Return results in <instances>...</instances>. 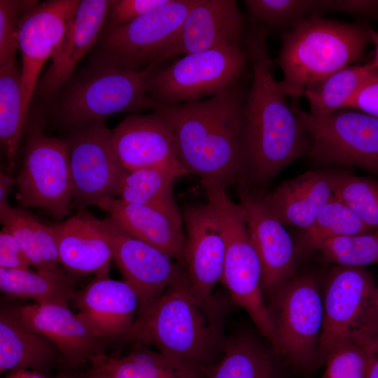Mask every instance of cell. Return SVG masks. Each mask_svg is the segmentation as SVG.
I'll list each match as a JSON object with an SVG mask.
<instances>
[{
  "label": "cell",
  "instance_id": "obj_44",
  "mask_svg": "<svg viewBox=\"0 0 378 378\" xmlns=\"http://www.w3.org/2000/svg\"><path fill=\"white\" fill-rule=\"evenodd\" d=\"M30 266L26 257L0 247V268L10 270H29Z\"/></svg>",
  "mask_w": 378,
  "mask_h": 378
},
{
  "label": "cell",
  "instance_id": "obj_35",
  "mask_svg": "<svg viewBox=\"0 0 378 378\" xmlns=\"http://www.w3.org/2000/svg\"><path fill=\"white\" fill-rule=\"evenodd\" d=\"M329 0H246L251 20L270 29L288 30L328 11Z\"/></svg>",
  "mask_w": 378,
  "mask_h": 378
},
{
  "label": "cell",
  "instance_id": "obj_27",
  "mask_svg": "<svg viewBox=\"0 0 378 378\" xmlns=\"http://www.w3.org/2000/svg\"><path fill=\"white\" fill-rule=\"evenodd\" d=\"M0 220L3 227L18 239L36 272L53 276L64 272L59 267L58 248L52 226L43 225L23 209L8 203L0 204Z\"/></svg>",
  "mask_w": 378,
  "mask_h": 378
},
{
  "label": "cell",
  "instance_id": "obj_14",
  "mask_svg": "<svg viewBox=\"0 0 378 378\" xmlns=\"http://www.w3.org/2000/svg\"><path fill=\"white\" fill-rule=\"evenodd\" d=\"M80 2L51 0L36 4L20 20L18 44L22 60L21 85L25 118L40 72L58 50Z\"/></svg>",
  "mask_w": 378,
  "mask_h": 378
},
{
  "label": "cell",
  "instance_id": "obj_48",
  "mask_svg": "<svg viewBox=\"0 0 378 378\" xmlns=\"http://www.w3.org/2000/svg\"><path fill=\"white\" fill-rule=\"evenodd\" d=\"M5 378H49L38 372L27 370L18 369L8 372Z\"/></svg>",
  "mask_w": 378,
  "mask_h": 378
},
{
  "label": "cell",
  "instance_id": "obj_18",
  "mask_svg": "<svg viewBox=\"0 0 378 378\" xmlns=\"http://www.w3.org/2000/svg\"><path fill=\"white\" fill-rule=\"evenodd\" d=\"M78 315L93 333L108 342H118L133 326L139 307L135 289L126 281H116L108 272L95 274L71 300Z\"/></svg>",
  "mask_w": 378,
  "mask_h": 378
},
{
  "label": "cell",
  "instance_id": "obj_34",
  "mask_svg": "<svg viewBox=\"0 0 378 378\" xmlns=\"http://www.w3.org/2000/svg\"><path fill=\"white\" fill-rule=\"evenodd\" d=\"M298 250H313L324 240L374 232L344 202L334 195L326 204L313 223L300 229Z\"/></svg>",
  "mask_w": 378,
  "mask_h": 378
},
{
  "label": "cell",
  "instance_id": "obj_38",
  "mask_svg": "<svg viewBox=\"0 0 378 378\" xmlns=\"http://www.w3.org/2000/svg\"><path fill=\"white\" fill-rule=\"evenodd\" d=\"M36 4L37 1H0V68L15 64L20 20Z\"/></svg>",
  "mask_w": 378,
  "mask_h": 378
},
{
  "label": "cell",
  "instance_id": "obj_26",
  "mask_svg": "<svg viewBox=\"0 0 378 378\" xmlns=\"http://www.w3.org/2000/svg\"><path fill=\"white\" fill-rule=\"evenodd\" d=\"M97 206L107 211L130 234L157 248L184 267L183 218L115 197L102 200Z\"/></svg>",
  "mask_w": 378,
  "mask_h": 378
},
{
  "label": "cell",
  "instance_id": "obj_15",
  "mask_svg": "<svg viewBox=\"0 0 378 378\" xmlns=\"http://www.w3.org/2000/svg\"><path fill=\"white\" fill-rule=\"evenodd\" d=\"M238 195V204L260 262L262 292L271 298L294 276L298 248L284 225L265 206L262 194L242 186Z\"/></svg>",
  "mask_w": 378,
  "mask_h": 378
},
{
  "label": "cell",
  "instance_id": "obj_8",
  "mask_svg": "<svg viewBox=\"0 0 378 378\" xmlns=\"http://www.w3.org/2000/svg\"><path fill=\"white\" fill-rule=\"evenodd\" d=\"M270 299L268 309L275 330V352L299 369L318 365L323 302L318 278L312 274L293 276Z\"/></svg>",
  "mask_w": 378,
  "mask_h": 378
},
{
  "label": "cell",
  "instance_id": "obj_30",
  "mask_svg": "<svg viewBox=\"0 0 378 378\" xmlns=\"http://www.w3.org/2000/svg\"><path fill=\"white\" fill-rule=\"evenodd\" d=\"M0 288L8 297L33 300L38 304L68 307L76 292V279L64 272L48 275L0 268Z\"/></svg>",
  "mask_w": 378,
  "mask_h": 378
},
{
  "label": "cell",
  "instance_id": "obj_41",
  "mask_svg": "<svg viewBox=\"0 0 378 378\" xmlns=\"http://www.w3.org/2000/svg\"><path fill=\"white\" fill-rule=\"evenodd\" d=\"M346 108L378 117V69H374L364 80Z\"/></svg>",
  "mask_w": 378,
  "mask_h": 378
},
{
  "label": "cell",
  "instance_id": "obj_19",
  "mask_svg": "<svg viewBox=\"0 0 378 378\" xmlns=\"http://www.w3.org/2000/svg\"><path fill=\"white\" fill-rule=\"evenodd\" d=\"M182 216L186 232L184 267L195 291L206 298L223 276L225 243L220 220L209 201L188 208Z\"/></svg>",
  "mask_w": 378,
  "mask_h": 378
},
{
  "label": "cell",
  "instance_id": "obj_49",
  "mask_svg": "<svg viewBox=\"0 0 378 378\" xmlns=\"http://www.w3.org/2000/svg\"><path fill=\"white\" fill-rule=\"evenodd\" d=\"M368 31L371 42L374 44L375 52L372 60L369 62L371 66L374 69H378V32L368 26Z\"/></svg>",
  "mask_w": 378,
  "mask_h": 378
},
{
  "label": "cell",
  "instance_id": "obj_42",
  "mask_svg": "<svg viewBox=\"0 0 378 378\" xmlns=\"http://www.w3.org/2000/svg\"><path fill=\"white\" fill-rule=\"evenodd\" d=\"M328 10L357 17L378 18V1L329 0Z\"/></svg>",
  "mask_w": 378,
  "mask_h": 378
},
{
  "label": "cell",
  "instance_id": "obj_36",
  "mask_svg": "<svg viewBox=\"0 0 378 378\" xmlns=\"http://www.w3.org/2000/svg\"><path fill=\"white\" fill-rule=\"evenodd\" d=\"M326 260L339 266L362 267L378 263V231L328 239L317 244Z\"/></svg>",
  "mask_w": 378,
  "mask_h": 378
},
{
  "label": "cell",
  "instance_id": "obj_45",
  "mask_svg": "<svg viewBox=\"0 0 378 378\" xmlns=\"http://www.w3.org/2000/svg\"><path fill=\"white\" fill-rule=\"evenodd\" d=\"M55 378H107V376L98 363H92L85 370L61 371Z\"/></svg>",
  "mask_w": 378,
  "mask_h": 378
},
{
  "label": "cell",
  "instance_id": "obj_31",
  "mask_svg": "<svg viewBox=\"0 0 378 378\" xmlns=\"http://www.w3.org/2000/svg\"><path fill=\"white\" fill-rule=\"evenodd\" d=\"M223 354L206 378H279L271 354L248 335L225 342Z\"/></svg>",
  "mask_w": 378,
  "mask_h": 378
},
{
  "label": "cell",
  "instance_id": "obj_28",
  "mask_svg": "<svg viewBox=\"0 0 378 378\" xmlns=\"http://www.w3.org/2000/svg\"><path fill=\"white\" fill-rule=\"evenodd\" d=\"M92 361L102 366L107 378H202L203 370L139 344L126 355L104 353Z\"/></svg>",
  "mask_w": 378,
  "mask_h": 378
},
{
  "label": "cell",
  "instance_id": "obj_10",
  "mask_svg": "<svg viewBox=\"0 0 378 378\" xmlns=\"http://www.w3.org/2000/svg\"><path fill=\"white\" fill-rule=\"evenodd\" d=\"M199 0H168L127 24L107 28L93 65H111L140 71L157 68L167 46L176 36Z\"/></svg>",
  "mask_w": 378,
  "mask_h": 378
},
{
  "label": "cell",
  "instance_id": "obj_11",
  "mask_svg": "<svg viewBox=\"0 0 378 378\" xmlns=\"http://www.w3.org/2000/svg\"><path fill=\"white\" fill-rule=\"evenodd\" d=\"M21 207L39 208L61 220L73 200L69 141L46 136L34 126L28 136L16 178Z\"/></svg>",
  "mask_w": 378,
  "mask_h": 378
},
{
  "label": "cell",
  "instance_id": "obj_5",
  "mask_svg": "<svg viewBox=\"0 0 378 378\" xmlns=\"http://www.w3.org/2000/svg\"><path fill=\"white\" fill-rule=\"evenodd\" d=\"M204 186L223 230L225 254L220 281L227 289L232 302L248 313L274 350L275 330L263 299L260 262L240 207L227 195V187L216 184Z\"/></svg>",
  "mask_w": 378,
  "mask_h": 378
},
{
  "label": "cell",
  "instance_id": "obj_47",
  "mask_svg": "<svg viewBox=\"0 0 378 378\" xmlns=\"http://www.w3.org/2000/svg\"><path fill=\"white\" fill-rule=\"evenodd\" d=\"M368 322L370 328L378 323V283L376 284L372 296L368 314Z\"/></svg>",
  "mask_w": 378,
  "mask_h": 378
},
{
  "label": "cell",
  "instance_id": "obj_32",
  "mask_svg": "<svg viewBox=\"0 0 378 378\" xmlns=\"http://www.w3.org/2000/svg\"><path fill=\"white\" fill-rule=\"evenodd\" d=\"M374 69L369 62L363 65L350 64L312 83L303 94L309 104V113L321 117L346 108Z\"/></svg>",
  "mask_w": 378,
  "mask_h": 378
},
{
  "label": "cell",
  "instance_id": "obj_33",
  "mask_svg": "<svg viewBox=\"0 0 378 378\" xmlns=\"http://www.w3.org/2000/svg\"><path fill=\"white\" fill-rule=\"evenodd\" d=\"M24 120L21 70L15 64L0 68V140L7 158L8 171L15 167Z\"/></svg>",
  "mask_w": 378,
  "mask_h": 378
},
{
  "label": "cell",
  "instance_id": "obj_9",
  "mask_svg": "<svg viewBox=\"0 0 378 378\" xmlns=\"http://www.w3.org/2000/svg\"><path fill=\"white\" fill-rule=\"evenodd\" d=\"M291 106L307 126L306 155L312 160L378 176V117L351 108L316 117L302 110L298 101Z\"/></svg>",
  "mask_w": 378,
  "mask_h": 378
},
{
  "label": "cell",
  "instance_id": "obj_4",
  "mask_svg": "<svg viewBox=\"0 0 378 378\" xmlns=\"http://www.w3.org/2000/svg\"><path fill=\"white\" fill-rule=\"evenodd\" d=\"M281 41L274 62L283 74L280 88L293 101L312 83L358 62L371 42L368 25L320 15L284 31Z\"/></svg>",
  "mask_w": 378,
  "mask_h": 378
},
{
  "label": "cell",
  "instance_id": "obj_6",
  "mask_svg": "<svg viewBox=\"0 0 378 378\" xmlns=\"http://www.w3.org/2000/svg\"><path fill=\"white\" fill-rule=\"evenodd\" d=\"M154 66L134 71L111 65H93L62 98L57 116L66 126L80 127L119 112L152 110L148 95Z\"/></svg>",
  "mask_w": 378,
  "mask_h": 378
},
{
  "label": "cell",
  "instance_id": "obj_16",
  "mask_svg": "<svg viewBox=\"0 0 378 378\" xmlns=\"http://www.w3.org/2000/svg\"><path fill=\"white\" fill-rule=\"evenodd\" d=\"M103 221L112 260L124 280L137 293L139 312L162 295L184 267L157 248L130 234L110 216Z\"/></svg>",
  "mask_w": 378,
  "mask_h": 378
},
{
  "label": "cell",
  "instance_id": "obj_1",
  "mask_svg": "<svg viewBox=\"0 0 378 378\" xmlns=\"http://www.w3.org/2000/svg\"><path fill=\"white\" fill-rule=\"evenodd\" d=\"M270 30L249 20L244 43L253 68V82L242 109L244 186H262L306 155L307 126L294 111L274 74L267 48Z\"/></svg>",
  "mask_w": 378,
  "mask_h": 378
},
{
  "label": "cell",
  "instance_id": "obj_20",
  "mask_svg": "<svg viewBox=\"0 0 378 378\" xmlns=\"http://www.w3.org/2000/svg\"><path fill=\"white\" fill-rule=\"evenodd\" d=\"M23 321L50 340L59 350L69 370H81L104 354L110 342L95 335L68 307L31 304L19 307Z\"/></svg>",
  "mask_w": 378,
  "mask_h": 378
},
{
  "label": "cell",
  "instance_id": "obj_13",
  "mask_svg": "<svg viewBox=\"0 0 378 378\" xmlns=\"http://www.w3.org/2000/svg\"><path fill=\"white\" fill-rule=\"evenodd\" d=\"M80 127L68 141L73 200L83 209L115 197L125 169L114 150L111 130L104 120Z\"/></svg>",
  "mask_w": 378,
  "mask_h": 378
},
{
  "label": "cell",
  "instance_id": "obj_24",
  "mask_svg": "<svg viewBox=\"0 0 378 378\" xmlns=\"http://www.w3.org/2000/svg\"><path fill=\"white\" fill-rule=\"evenodd\" d=\"M52 227L59 262L69 274L108 272L112 253L103 220L81 210Z\"/></svg>",
  "mask_w": 378,
  "mask_h": 378
},
{
  "label": "cell",
  "instance_id": "obj_3",
  "mask_svg": "<svg viewBox=\"0 0 378 378\" xmlns=\"http://www.w3.org/2000/svg\"><path fill=\"white\" fill-rule=\"evenodd\" d=\"M224 313L222 302L195 291L183 267L154 302L137 313L118 342L152 346L204 370L223 351Z\"/></svg>",
  "mask_w": 378,
  "mask_h": 378
},
{
  "label": "cell",
  "instance_id": "obj_22",
  "mask_svg": "<svg viewBox=\"0 0 378 378\" xmlns=\"http://www.w3.org/2000/svg\"><path fill=\"white\" fill-rule=\"evenodd\" d=\"M111 134L114 150L125 170L183 167L168 125L155 111L127 116Z\"/></svg>",
  "mask_w": 378,
  "mask_h": 378
},
{
  "label": "cell",
  "instance_id": "obj_40",
  "mask_svg": "<svg viewBox=\"0 0 378 378\" xmlns=\"http://www.w3.org/2000/svg\"><path fill=\"white\" fill-rule=\"evenodd\" d=\"M168 0H113L107 20L108 27L121 26L141 17L158 7L165 4Z\"/></svg>",
  "mask_w": 378,
  "mask_h": 378
},
{
  "label": "cell",
  "instance_id": "obj_7",
  "mask_svg": "<svg viewBox=\"0 0 378 378\" xmlns=\"http://www.w3.org/2000/svg\"><path fill=\"white\" fill-rule=\"evenodd\" d=\"M248 62V52L241 46L184 55L153 70L148 95L155 102L170 105L202 100L238 83Z\"/></svg>",
  "mask_w": 378,
  "mask_h": 378
},
{
  "label": "cell",
  "instance_id": "obj_25",
  "mask_svg": "<svg viewBox=\"0 0 378 378\" xmlns=\"http://www.w3.org/2000/svg\"><path fill=\"white\" fill-rule=\"evenodd\" d=\"M111 1L82 0L63 41L39 85L41 94L53 96L71 76L78 62L97 42Z\"/></svg>",
  "mask_w": 378,
  "mask_h": 378
},
{
  "label": "cell",
  "instance_id": "obj_21",
  "mask_svg": "<svg viewBox=\"0 0 378 378\" xmlns=\"http://www.w3.org/2000/svg\"><path fill=\"white\" fill-rule=\"evenodd\" d=\"M346 170L321 168L308 170L262 195L268 211L284 225L308 227L334 195Z\"/></svg>",
  "mask_w": 378,
  "mask_h": 378
},
{
  "label": "cell",
  "instance_id": "obj_43",
  "mask_svg": "<svg viewBox=\"0 0 378 378\" xmlns=\"http://www.w3.org/2000/svg\"><path fill=\"white\" fill-rule=\"evenodd\" d=\"M356 342L361 344L365 351V378H378V323L356 340Z\"/></svg>",
  "mask_w": 378,
  "mask_h": 378
},
{
  "label": "cell",
  "instance_id": "obj_46",
  "mask_svg": "<svg viewBox=\"0 0 378 378\" xmlns=\"http://www.w3.org/2000/svg\"><path fill=\"white\" fill-rule=\"evenodd\" d=\"M13 183H16V178L11 177L8 173L1 169L0 204L8 203V195Z\"/></svg>",
  "mask_w": 378,
  "mask_h": 378
},
{
  "label": "cell",
  "instance_id": "obj_17",
  "mask_svg": "<svg viewBox=\"0 0 378 378\" xmlns=\"http://www.w3.org/2000/svg\"><path fill=\"white\" fill-rule=\"evenodd\" d=\"M244 20L234 0H199L187 15L176 36L162 52L159 64L171 56L241 46Z\"/></svg>",
  "mask_w": 378,
  "mask_h": 378
},
{
  "label": "cell",
  "instance_id": "obj_2",
  "mask_svg": "<svg viewBox=\"0 0 378 378\" xmlns=\"http://www.w3.org/2000/svg\"><path fill=\"white\" fill-rule=\"evenodd\" d=\"M246 95L239 83L202 100L177 104L155 102L166 122L178 161L202 184L244 186L241 140Z\"/></svg>",
  "mask_w": 378,
  "mask_h": 378
},
{
  "label": "cell",
  "instance_id": "obj_37",
  "mask_svg": "<svg viewBox=\"0 0 378 378\" xmlns=\"http://www.w3.org/2000/svg\"><path fill=\"white\" fill-rule=\"evenodd\" d=\"M334 195L347 204L373 231H378V181L348 172Z\"/></svg>",
  "mask_w": 378,
  "mask_h": 378
},
{
  "label": "cell",
  "instance_id": "obj_23",
  "mask_svg": "<svg viewBox=\"0 0 378 378\" xmlns=\"http://www.w3.org/2000/svg\"><path fill=\"white\" fill-rule=\"evenodd\" d=\"M18 369L46 376L54 370H69L58 348L23 321L19 307L1 306L0 373Z\"/></svg>",
  "mask_w": 378,
  "mask_h": 378
},
{
  "label": "cell",
  "instance_id": "obj_39",
  "mask_svg": "<svg viewBox=\"0 0 378 378\" xmlns=\"http://www.w3.org/2000/svg\"><path fill=\"white\" fill-rule=\"evenodd\" d=\"M321 378H365L367 358L363 345L350 342L334 350L326 359Z\"/></svg>",
  "mask_w": 378,
  "mask_h": 378
},
{
  "label": "cell",
  "instance_id": "obj_29",
  "mask_svg": "<svg viewBox=\"0 0 378 378\" xmlns=\"http://www.w3.org/2000/svg\"><path fill=\"white\" fill-rule=\"evenodd\" d=\"M187 174L182 166L125 170L115 195L126 202L154 207L183 218L174 197L173 185L176 178Z\"/></svg>",
  "mask_w": 378,
  "mask_h": 378
},
{
  "label": "cell",
  "instance_id": "obj_12",
  "mask_svg": "<svg viewBox=\"0 0 378 378\" xmlns=\"http://www.w3.org/2000/svg\"><path fill=\"white\" fill-rule=\"evenodd\" d=\"M376 283L365 267L334 265L321 288L323 324L318 365L337 348L369 329L368 314Z\"/></svg>",
  "mask_w": 378,
  "mask_h": 378
}]
</instances>
